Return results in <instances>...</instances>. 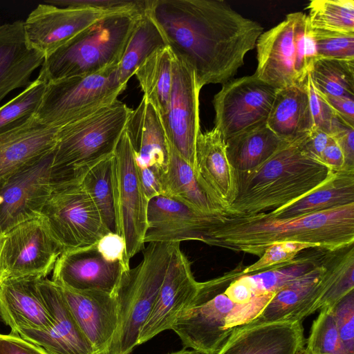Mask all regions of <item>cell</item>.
<instances>
[{"label": "cell", "instance_id": "cell-1", "mask_svg": "<svg viewBox=\"0 0 354 354\" xmlns=\"http://www.w3.org/2000/svg\"><path fill=\"white\" fill-rule=\"evenodd\" d=\"M146 10L201 88L232 80L263 30L221 0H147Z\"/></svg>", "mask_w": 354, "mask_h": 354}, {"label": "cell", "instance_id": "cell-2", "mask_svg": "<svg viewBox=\"0 0 354 354\" xmlns=\"http://www.w3.org/2000/svg\"><path fill=\"white\" fill-rule=\"evenodd\" d=\"M310 243L336 250L354 243V203L291 218L266 213L212 217L203 243L260 257L272 244Z\"/></svg>", "mask_w": 354, "mask_h": 354}, {"label": "cell", "instance_id": "cell-3", "mask_svg": "<svg viewBox=\"0 0 354 354\" xmlns=\"http://www.w3.org/2000/svg\"><path fill=\"white\" fill-rule=\"evenodd\" d=\"M305 138L288 143L252 169L236 172V195L223 214L248 216L269 212L330 180L336 172L307 151Z\"/></svg>", "mask_w": 354, "mask_h": 354}, {"label": "cell", "instance_id": "cell-4", "mask_svg": "<svg viewBox=\"0 0 354 354\" xmlns=\"http://www.w3.org/2000/svg\"><path fill=\"white\" fill-rule=\"evenodd\" d=\"M131 111L117 100L60 128L52 164L56 183L81 179L91 167L111 156Z\"/></svg>", "mask_w": 354, "mask_h": 354}, {"label": "cell", "instance_id": "cell-5", "mask_svg": "<svg viewBox=\"0 0 354 354\" xmlns=\"http://www.w3.org/2000/svg\"><path fill=\"white\" fill-rule=\"evenodd\" d=\"M144 10L115 12L99 19L45 57L39 73L50 82L118 66L135 22Z\"/></svg>", "mask_w": 354, "mask_h": 354}, {"label": "cell", "instance_id": "cell-6", "mask_svg": "<svg viewBox=\"0 0 354 354\" xmlns=\"http://www.w3.org/2000/svg\"><path fill=\"white\" fill-rule=\"evenodd\" d=\"M174 243H149L141 262L125 270L113 295L118 326L107 354H130L154 306Z\"/></svg>", "mask_w": 354, "mask_h": 354}, {"label": "cell", "instance_id": "cell-7", "mask_svg": "<svg viewBox=\"0 0 354 354\" xmlns=\"http://www.w3.org/2000/svg\"><path fill=\"white\" fill-rule=\"evenodd\" d=\"M117 67L48 82L35 118L60 129L112 104L127 86L120 82Z\"/></svg>", "mask_w": 354, "mask_h": 354}, {"label": "cell", "instance_id": "cell-8", "mask_svg": "<svg viewBox=\"0 0 354 354\" xmlns=\"http://www.w3.org/2000/svg\"><path fill=\"white\" fill-rule=\"evenodd\" d=\"M233 280L227 274L200 282L195 296L171 328L184 348H191L201 354H216L228 339L234 329L227 330L225 321L236 304L224 291Z\"/></svg>", "mask_w": 354, "mask_h": 354}, {"label": "cell", "instance_id": "cell-9", "mask_svg": "<svg viewBox=\"0 0 354 354\" xmlns=\"http://www.w3.org/2000/svg\"><path fill=\"white\" fill-rule=\"evenodd\" d=\"M41 216L62 252L96 245L110 232L81 179L56 183Z\"/></svg>", "mask_w": 354, "mask_h": 354}, {"label": "cell", "instance_id": "cell-10", "mask_svg": "<svg viewBox=\"0 0 354 354\" xmlns=\"http://www.w3.org/2000/svg\"><path fill=\"white\" fill-rule=\"evenodd\" d=\"M307 15L288 14L276 26L258 38L257 78L281 89L302 82L308 72L306 62Z\"/></svg>", "mask_w": 354, "mask_h": 354}, {"label": "cell", "instance_id": "cell-11", "mask_svg": "<svg viewBox=\"0 0 354 354\" xmlns=\"http://www.w3.org/2000/svg\"><path fill=\"white\" fill-rule=\"evenodd\" d=\"M354 263L353 244L330 251L319 266L275 292L263 311L245 324L302 322L339 276Z\"/></svg>", "mask_w": 354, "mask_h": 354}, {"label": "cell", "instance_id": "cell-12", "mask_svg": "<svg viewBox=\"0 0 354 354\" xmlns=\"http://www.w3.org/2000/svg\"><path fill=\"white\" fill-rule=\"evenodd\" d=\"M113 178L117 233L125 242L129 261L145 244L149 201L140 180L135 151L124 131L113 154Z\"/></svg>", "mask_w": 354, "mask_h": 354}, {"label": "cell", "instance_id": "cell-13", "mask_svg": "<svg viewBox=\"0 0 354 354\" xmlns=\"http://www.w3.org/2000/svg\"><path fill=\"white\" fill-rule=\"evenodd\" d=\"M278 90L254 75L229 80L212 100L214 127L225 140L266 123Z\"/></svg>", "mask_w": 354, "mask_h": 354}, {"label": "cell", "instance_id": "cell-14", "mask_svg": "<svg viewBox=\"0 0 354 354\" xmlns=\"http://www.w3.org/2000/svg\"><path fill=\"white\" fill-rule=\"evenodd\" d=\"M4 234L1 255L4 280L44 279L62 253L41 216L21 223Z\"/></svg>", "mask_w": 354, "mask_h": 354}, {"label": "cell", "instance_id": "cell-15", "mask_svg": "<svg viewBox=\"0 0 354 354\" xmlns=\"http://www.w3.org/2000/svg\"><path fill=\"white\" fill-rule=\"evenodd\" d=\"M53 150L0 183V228L3 234L15 226L41 216L55 185Z\"/></svg>", "mask_w": 354, "mask_h": 354}, {"label": "cell", "instance_id": "cell-16", "mask_svg": "<svg viewBox=\"0 0 354 354\" xmlns=\"http://www.w3.org/2000/svg\"><path fill=\"white\" fill-rule=\"evenodd\" d=\"M201 90L194 71L174 56L170 98L166 111L160 117L168 143L196 172Z\"/></svg>", "mask_w": 354, "mask_h": 354}, {"label": "cell", "instance_id": "cell-17", "mask_svg": "<svg viewBox=\"0 0 354 354\" xmlns=\"http://www.w3.org/2000/svg\"><path fill=\"white\" fill-rule=\"evenodd\" d=\"M115 12H119L40 3L24 21L26 39L30 48L46 57L89 26Z\"/></svg>", "mask_w": 354, "mask_h": 354}, {"label": "cell", "instance_id": "cell-18", "mask_svg": "<svg viewBox=\"0 0 354 354\" xmlns=\"http://www.w3.org/2000/svg\"><path fill=\"white\" fill-rule=\"evenodd\" d=\"M38 287L53 326L45 330L21 328L16 333L50 354H97L80 329L60 288L45 278L39 280Z\"/></svg>", "mask_w": 354, "mask_h": 354}, {"label": "cell", "instance_id": "cell-19", "mask_svg": "<svg viewBox=\"0 0 354 354\" xmlns=\"http://www.w3.org/2000/svg\"><path fill=\"white\" fill-rule=\"evenodd\" d=\"M199 283L192 274L189 261L180 248V243H174L165 278L140 331L138 345L171 329L178 315L195 296Z\"/></svg>", "mask_w": 354, "mask_h": 354}, {"label": "cell", "instance_id": "cell-20", "mask_svg": "<svg viewBox=\"0 0 354 354\" xmlns=\"http://www.w3.org/2000/svg\"><path fill=\"white\" fill-rule=\"evenodd\" d=\"M129 268L106 260L94 245L63 252L55 262L51 281L73 290L113 294L123 272Z\"/></svg>", "mask_w": 354, "mask_h": 354}, {"label": "cell", "instance_id": "cell-21", "mask_svg": "<svg viewBox=\"0 0 354 354\" xmlns=\"http://www.w3.org/2000/svg\"><path fill=\"white\" fill-rule=\"evenodd\" d=\"M306 340L300 321L243 324L234 328L216 354H297Z\"/></svg>", "mask_w": 354, "mask_h": 354}, {"label": "cell", "instance_id": "cell-22", "mask_svg": "<svg viewBox=\"0 0 354 354\" xmlns=\"http://www.w3.org/2000/svg\"><path fill=\"white\" fill-rule=\"evenodd\" d=\"M59 287L80 329L97 354H107L118 326V308L113 294Z\"/></svg>", "mask_w": 354, "mask_h": 354}, {"label": "cell", "instance_id": "cell-23", "mask_svg": "<svg viewBox=\"0 0 354 354\" xmlns=\"http://www.w3.org/2000/svg\"><path fill=\"white\" fill-rule=\"evenodd\" d=\"M195 158L200 182L225 213L236 195V171L229 162L225 141L215 127L198 134Z\"/></svg>", "mask_w": 354, "mask_h": 354}, {"label": "cell", "instance_id": "cell-24", "mask_svg": "<svg viewBox=\"0 0 354 354\" xmlns=\"http://www.w3.org/2000/svg\"><path fill=\"white\" fill-rule=\"evenodd\" d=\"M41 279H6L0 285V318L16 333L21 328L48 330L53 320L38 287Z\"/></svg>", "mask_w": 354, "mask_h": 354}, {"label": "cell", "instance_id": "cell-25", "mask_svg": "<svg viewBox=\"0 0 354 354\" xmlns=\"http://www.w3.org/2000/svg\"><path fill=\"white\" fill-rule=\"evenodd\" d=\"M59 130L40 122L35 116L24 126L1 134L0 183L52 151Z\"/></svg>", "mask_w": 354, "mask_h": 354}, {"label": "cell", "instance_id": "cell-26", "mask_svg": "<svg viewBox=\"0 0 354 354\" xmlns=\"http://www.w3.org/2000/svg\"><path fill=\"white\" fill-rule=\"evenodd\" d=\"M45 56L28 44L24 21L0 26V102L12 91L28 86Z\"/></svg>", "mask_w": 354, "mask_h": 354}, {"label": "cell", "instance_id": "cell-27", "mask_svg": "<svg viewBox=\"0 0 354 354\" xmlns=\"http://www.w3.org/2000/svg\"><path fill=\"white\" fill-rule=\"evenodd\" d=\"M124 131L138 166L151 168L163 175L168 162V142L160 115L144 97L131 111Z\"/></svg>", "mask_w": 354, "mask_h": 354}, {"label": "cell", "instance_id": "cell-28", "mask_svg": "<svg viewBox=\"0 0 354 354\" xmlns=\"http://www.w3.org/2000/svg\"><path fill=\"white\" fill-rule=\"evenodd\" d=\"M306 79L278 90L266 121L278 137L288 142L306 137L315 129Z\"/></svg>", "mask_w": 354, "mask_h": 354}, {"label": "cell", "instance_id": "cell-29", "mask_svg": "<svg viewBox=\"0 0 354 354\" xmlns=\"http://www.w3.org/2000/svg\"><path fill=\"white\" fill-rule=\"evenodd\" d=\"M167 169L162 177L164 196L178 200L203 213L223 214L211 198L193 167L168 143Z\"/></svg>", "mask_w": 354, "mask_h": 354}, {"label": "cell", "instance_id": "cell-30", "mask_svg": "<svg viewBox=\"0 0 354 354\" xmlns=\"http://www.w3.org/2000/svg\"><path fill=\"white\" fill-rule=\"evenodd\" d=\"M354 203V170L337 171L321 187L296 201L266 212L269 217L291 218Z\"/></svg>", "mask_w": 354, "mask_h": 354}, {"label": "cell", "instance_id": "cell-31", "mask_svg": "<svg viewBox=\"0 0 354 354\" xmlns=\"http://www.w3.org/2000/svg\"><path fill=\"white\" fill-rule=\"evenodd\" d=\"M225 141L229 162L236 172L252 169L290 143L278 137L266 123Z\"/></svg>", "mask_w": 354, "mask_h": 354}, {"label": "cell", "instance_id": "cell-32", "mask_svg": "<svg viewBox=\"0 0 354 354\" xmlns=\"http://www.w3.org/2000/svg\"><path fill=\"white\" fill-rule=\"evenodd\" d=\"M306 250L290 261L267 270L240 276L236 279L250 288L253 297L275 293L319 266L332 251L318 248Z\"/></svg>", "mask_w": 354, "mask_h": 354}, {"label": "cell", "instance_id": "cell-33", "mask_svg": "<svg viewBox=\"0 0 354 354\" xmlns=\"http://www.w3.org/2000/svg\"><path fill=\"white\" fill-rule=\"evenodd\" d=\"M167 46L162 31L145 8L135 22L118 65L120 82L127 86L129 80L147 58Z\"/></svg>", "mask_w": 354, "mask_h": 354}, {"label": "cell", "instance_id": "cell-34", "mask_svg": "<svg viewBox=\"0 0 354 354\" xmlns=\"http://www.w3.org/2000/svg\"><path fill=\"white\" fill-rule=\"evenodd\" d=\"M174 55L169 46L160 49L136 71L135 74L144 93L160 116L166 111L171 91Z\"/></svg>", "mask_w": 354, "mask_h": 354}, {"label": "cell", "instance_id": "cell-35", "mask_svg": "<svg viewBox=\"0 0 354 354\" xmlns=\"http://www.w3.org/2000/svg\"><path fill=\"white\" fill-rule=\"evenodd\" d=\"M109 232L117 233L113 178V155L93 167L81 178Z\"/></svg>", "mask_w": 354, "mask_h": 354}, {"label": "cell", "instance_id": "cell-36", "mask_svg": "<svg viewBox=\"0 0 354 354\" xmlns=\"http://www.w3.org/2000/svg\"><path fill=\"white\" fill-rule=\"evenodd\" d=\"M309 75L321 94L354 98V59L317 57Z\"/></svg>", "mask_w": 354, "mask_h": 354}, {"label": "cell", "instance_id": "cell-37", "mask_svg": "<svg viewBox=\"0 0 354 354\" xmlns=\"http://www.w3.org/2000/svg\"><path fill=\"white\" fill-rule=\"evenodd\" d=\"M47 83L39 73L22 92L0 107V135L24 126L35 116Z\"/></svg>", "mask_w": 354, "mask_h": 354}, {"label": "cell", "instance_id": "cell-38", "mask_svg": "<svg viewBox=\"0 0 354 354\" xmlns=\"http://www.w3.org/2000/svg\"><path fill=\"white\" fill-rule=\"evenodd\" d=\"M307 8V19L312 28L354 32L353 0H313Z\"/></svg>", "mask_w": 354, "mask_h": 354}, {"label": "cell", "instance_id": "cell-39", "mask_svg": "<svg viewBox=\"0 0 354 354\" xmlns=\"http://www.w3.org/2000/svg\"><path fill=\"white\" fill-rule=\"evenodd\" d=\"M306 344L308 354H346L330 307L320 310Z\"/></svg>", "mask_w": 354, "mask_h": 354}, {"label": "cell", "instance_id": "cell-40", "mask_svg": "<svg viewBox=\"0 0 354 354\" xmlns=\"http://www.w3.org/2000/svg\"><path fill=\"white\" fill-rule=\"evenodd\" d=\"M317 248L310 243L299 242H281L268 246L259 259L242 270L233 272L236 278L245 274H250L264 271L293 259L301 252Z\"/></svg>", "mask_w": 354, "mask_h": 354}, {"label": "cell", "instance_id": "cell-41", "mask_svg": "<svg viewBox=\"0 0 354 354\" xmlns=\"http://www.w3.org/2000/svg\"><path fill=\"white\" fill-rule=\"evenodd\" d=\"M317 57L354 59V32H339L311 28Z\"/></svg>", "mask_w": 354, "mask_h": 354}, {"label": "cell", "instance_id": "cell-42", "mask_svg": "<svg viewBox=\"0 0 354 354\" xmlns=\"http://www.w3.org/2000/svg\"><path fill=\"white\" fill-rule=\"evenodd\" d=\"M330 309L346 354H354V290Z\"/></svg>", "mask_w": 354, "mask_h": 354}, {"label": "cell", "instance_id": "cell-43", "mask_svg": "<svg viewBox=\"0 0 354 354\" xmlns=\"http://www.w3.org/2000/svg\"><path fill=\"white\" fill-rule=\"evenodd\" d=\"M306 87L315 128L331 136L342 118L335 113L316 89L309 72L306 79Z\"/></svg>", "mask_w": 354, "mask_h": 354}, {"label": "cell", "instance_id": "cell-44", "mask_svg": "<svg viewBox=\"0 0 354 354\" xmlns=\"http://www.w3.org/2000/svg\"><path fill=\"white\" fill-rule=\"evenodd\" d=\"M147 0H52L47 3L61 8H93L112 12L142 11Z\"/></svg>", "mask_w": 354, "mask_h": 354}, {"label": "cell", "instance_id": "cell-45", "mask_svg": "<svg viewBox=\"0 0 354 354\" xmlns=\"http://www.w3.org/2000/svg\"><path fill=\"white\" fill-rule=\"evenodd\" d=\"M100 254L110 262H120L129 268L126 256V245L121 235L116 232H108L96 244Z\"/></svg>", "mask_w": 354, "mask_h": 354}, {"label": "cell", "instance_id": "cell-46", "mask_svg": "<svg viewBox=\"0 0 354 354\" xmlns=\"http://www.w3.org/2000/svg\"><path fill=\"white\" fill-rule=\"evenodd\" d=\"M0 354H50L44 348L10 332L0 334Z\"/></svg>", "mask_w": 354, "mask_h": 354}, {"label": "cell", "instance_id": "cell-47", "mask_svg": "<svg viewBox=\"0 0 354 354\" xmlns=\"http://www.w3.org/2000/svg\"><path fill=\"white\" fill-rule=\"evenodd\" d=\"M331 137L342 150L345 159V169L354 170V127L342 120Z\"/></svg>", "mask_w": 354, "mask_h": 354}, {"label": "cell", "instance_id": "cell-48", "mask_svg": "<svg viewBox=\"0 0 354 354\" xmlns=\"http://www.w3.org/2000/svg\"><path fill=\"white\" fill-rule=\"evenodd\" d=\"M138 170L143 192L148 201L164 194L161 174L149 167L138 166Z\"/></svg>", "mask_w": 354, "mask_h": 354}, {"label": "cell", "instance_id": "cell-49", "mask_svg": "<svg viewBox=\"0 0 354 354\" xmlns=\"http://www.w3.org/2000/svg\"><path fill=\"white\" fill-rule=\"evenodd\" d=\"M321 95L337 115L348 125L354 127V98Z\"/></svg>", "mask_w": 354, "mask_h": 354}, {"label": "cell", "instance_id": "cell-50", "mask_svg": "<svg viewBox=\"0 0 354 354\" xmlns=\"http://www.w3.org/2000/svg\"><path fill=\"white\" fill-rule=\"evenodd\" d=\"M320 160L333 171L346 170L342 150L336 140L331 136L322 152Z\"/></svg>", "mask_w": 354, "mask_h": 354}, {"label": "cell", "instance_id": "cell-51", "mask_svg": "<svg viewBox=\"0 0 354 354\" xmlns=\"http://www.w3.org/2000/svg\"><path fill=\"white\" fill-rule=\"evenodd\" d=\"M330 136L324 131L315 128L305 138L304 146L307 151L315 158L321 161L322 152L326 148Z\"/></svg>", "mask_w": 354, "mask_h": 354}, {"label": "cell", "instance_id": "cell-52", "mask_svg": "<svg viewBox=\"0 0 354 354\" xmlns=\"http://www.w3.org/2000/svg\"><path fill=\"white\" fill-rule=\"evenodd\" d=\"M224 293L236 304L248 302L253 297L250 288L236 279L228 285Z\"/></svg>", "mask_w": 354, "mask_h": 354}, {"label": "cell", "instance_id": "cell-53", "mask_svg": "<svg viewBox=\"0 0 354 354\" xmlns=\"http://www.w3.org/2000/svg\"><path fill=\"white\" fill-rule=\"evenodd\" d=\"M5 241V234L0 232V285L1 283L4 281L3 276L1 271V251L3 249V246Z\"/></svg>", "mask_w": 354, "mask_h": 354}, {"label": "cell", "instance_id": "cell-54", "mask_svg": "<svg viewBox=\"0 0 354 354\" xmlns=\"http://www.w3.org/2000/svg\"><path fill=\"white\" fill-rule=\"evenodd\" d=\"M167 354H201L198 352L194 350H187L186 348H183L180 351H178L176 352H172Z\"/></svg>", "mask_w": 354, "mask_h": 354}, {"label": "cell", "instance_id": "cell-55", "mask_svg": "<svg viewBox=\"0 0 354 354\" xmlns=\"http://www.w3.org/2000/svg\"><path fill=\"white\" fill-rule=\"evenodd\" d=\"M297 354H308L306 348L304 347L301 351H299Z\"/></svg>", "mask_w": 354, "mask_h": 354}, {"label": "cell", "instance_id": "cell-56", "mask_svg": "<svg viewBox=\"0 0 354 354\" xmlns=\"http://www.w3.org/2000/svg\"><path fill=\"white\" fill-rule=\"evenodd\" d=\"M0 232L1 233V228H0Z\"/></svg>", "mask_w": 354, "mask_h": 354}]
</instances>
